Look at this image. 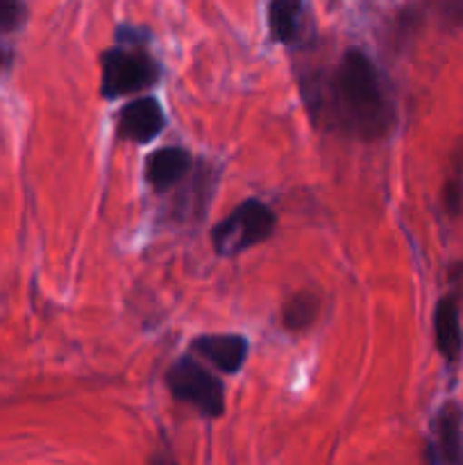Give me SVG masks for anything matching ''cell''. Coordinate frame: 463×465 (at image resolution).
Returning <instances> with one entry per match:
<instances>
[{"label": "cell", "instance_id": "6da1fadb", "mask_svg": "<svg viewBox=\"0 0 463 465\" xmlns=\"http://www.w3.org/2000/svg\"><path fill=\"white\" fill-rule=\"evenodd\" d=\"M327 114L340 132L359 141H379L393 130L390 91L361 50L350 48L327 80Z\"/></svg>", "mask_w": 463, "mask_h": 465}, {"label": "cell", "instance_id": "7a4b0ae2", "mask_svg": "<svg viewBox=\"0 0 463 465\" xmlns=\"http://www.w3.org/2000/svg\"><path fill=\"white\" fill-rule=\"evenodd\" d=\"M277 225L275 212L266 203L250 198L232 209L212 230V243L221 257H236L272 236Z\"/></svg>", "mask_w": 463, "mask_h": 465}, {"label": "cell", "instance_id": "3957f363", "mask_svg": "<svg viewBox=\"0 0 463 465\" xmlns=\"http://www.w3.org/2000/svg\"><path fill=\"white\" fill-rule=\"evenodd\" d=\"M159 80V64L141 45H116L103 54V95L107 100L145 91Z\"/></svg>", "mask_w": 463, "mask_h": 465}, {"label": "cell", "instance_id": "277c9868", "mask_svg": "<svg viewBox=\"0 0 463 465\" xmlns=\"http://www.w3.org/2000/svg\"><path fill=\"white\" fill-rule=\"evenodd\" d=\"M166 386L177 402L191 404L204 418H221L225 411V386L198 359H177L168 368Z\"/></svg>", "mask_w": 463, "mask_h": 465}, {"label": "cell", "instance_id": "5b68a950", "mask_svg": "<svg viewBox=\"0 0 463 465\" xmlns=\"http://www.w3.org/2000/svg\"><path fill=\"white\" fill-rule=\"evenodd\" d=\"M191 350L195 352V357L212 363L218 372L236 375L248 361L250 343L245 336L239 334H209L193 339Z\"/></svg>", "mask_w": 463, "mask_h": 465}, {"label": "cell", "instance_id": "8992f818", "mask_svg": "<svg viewBox=\"0 0 463 465\" xmlns=\"http://www.w3.org/2000/svg\"><path fill=\"white\" fill-rule=\"evenodd\" d=\"M166 125L162 104L154 98H136L118 114V134L134 143H150Z\"/></svg>", "mask_w": 463, "mask_h": 465}, {"label": "cell", "instance_id": "52a82bcc", "mask_svg": "<svg viewBox=\"0 0 463 465\" xmlns=\"http://www.w3.org/2000/svg\"><path fill=\"white\" fill-rule=\"evenodd\" d=\"M193 171V157L184 148H159L145 162V180L157 193H168L175 189L189 173Z\"/></svg>", "mask_w": 463, "mask_h": 465}, {"label": "cell", "instance_id": "ba28073f", "mask_svg": "<svg viewBox=\"0 0 463 465\" xmlns=\"http://www.w3.org/2000/svg\"><path fill=\"white\" fill-rule=\"evenodd\" d=\"M434 341L436 350L448 363H457L463 352V327L458 302L454 295H445L434 309Z\"/></svg>", "mask_w": 463, "mask_h": 465}, {"label": "cell", "instance_id": "9c48e42d", "mask_svg": "<svg viewBox=\"0 0 463 465\" xmlns=\"http://www.w3.org/2000/svg\"><path fill=\"white\" fill-rule=\"evenodd\" d=\"M302 0H271L268 3V27L277 44H293L300 35Z\"/></svg>", "mask_w": 463, "mask_h": 465}, {"label": "cell", "instance_id": "30bf717a", "mask_svg": "<svg viewBox=\"0 0 463 465\" xmlns=\"http://www.w3.org/2000/svg\"><path fill=\"white\" fill-rule=\"evenodd\" d=\"M318 313H320V298L311 291H300L284 304L281 325L289 331H302L316 322Z\"/></svg>", "mask_w": 463, "mask_h": 465}, {"label": "cell", "instance_id": "8fae6325", "mask_svg": "<svg viewBox=\"0 0 463 465\" xmlns=\"http://www.w3.org/2000/svg\"><path fill=\"white\" fill-rule=\"evenodd\" d=\"M443 204L448 216H458L463 212V171H454L443 189Z\"/></svg>", "mask_w": 463, "mask_h": 465}, {"label": "cell", "instance_id": "7c38bea8", "mask_svg": "<svg viewBox=\"0 0 463 465\" xmlns=\"http://www.w3.org/2000/svg\"><path fill=\"white\" fill-rule=\"evenodd\" d=\"M25 0H0V32H14L25 21Z\"/></svg>", "mask_w": 463, "mask_h": 465}, {"label": "cell", "instance_id": "4fadbf2b", "mask_svg": "<svg viewBox=\"0 0 463 465\" xmlns=\"http://www.w3.org/2000/svg\"><path fill=\"white\" fill-rule=\"evenodd\" d=\"M448 25H463V0H427Z\"/></svg>", "mask_w": 463, "mask_h": 465}, {"label": "cell", "instance_id": "5bb4252c", "mask_svg": "<svg viewBox=\"0 0 463 465\" xmlns=\"http://www.w3.org/2000/svg\"><path fill=\"white\" fill-rule=\"evenodd\" d=\"M145 465H177V459L168 445H157V450L150 454L148 463Z\"/></svg>", "mask_w": 463, "mask_h": 465}, {"label": "cell", "instance_id": "9a60e30c", "mask_svg": "<svg viewBox=\"0 0 463 465\" xmlns=\"http://www.w3.org/2000/svg\"><path fill=\"white\" fill-rule=\"evenodd\" d=\"M5 64H7V53H5V50L0 48V68H3Z\"/></svg>", "mask_w": 463, "mask_h": 465}]
</instances>
